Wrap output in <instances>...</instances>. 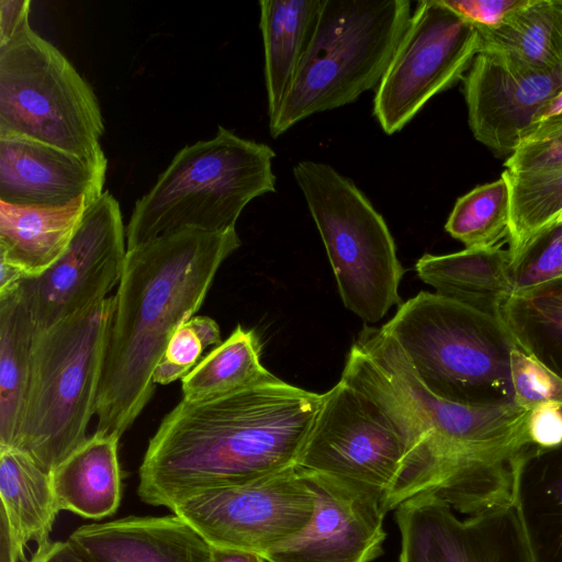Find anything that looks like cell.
Wrapping results in <instances>:
<instances>
[{
  "instance_id": "31",
  "label": "cell",
  "mask_w": 562,
  "mask_h": 562,
  "mask_svg": "<svg viewBox=\"0 0 562 562\" xmlns=\"http://www.w3.org/2000/svg\"><path fill=\"white\" fill-rule=\"evenodd\" d=\"M221 342V330L213 318L204 315L193 316L172 334L154 371V383L167 385L182 379L198 364L204 349L218 346Z\"/></svg>"
},
{
  "instance_id": "28",
  "label": "cell",
  "mask_w": 562,
  "mask_h": 562,
  "mask_svg": "<svg viewBox=\"0 0 562 562\" xmlns=\"http://www.w3.org/2000/svg\"><path fill=\"white\" fill-rule=\"evenodd\" d=\"M261 344L252 329L237 325L181 379L182 400L201 401L261 381L272 373L261 363Z\"/></svg>"
},
{
  "instance_id": "40",
  "label": "cell",
  "mask_w": 562,
  "mask_h": 562,
  "mask_svg": "<svg viewBox=\"0 0 562 562\" xmlns=\"http://www.w3.org/2000/svg\"><path fill=\"white\" fill-rule=\"evenodd\" d=\"M562 134V115L533 126L525 136L524 143L543 140ZM520 144V145H521Z\"/></svg>"
},
{
  "instance_id": "39",
  "label": "cell",
  "mask_w": 562,
  "mask_h": 562,
  "mask_svg": "<svg viewBox=\"0 0 562 562\" xmlns=\"http://www.w3.org/2000/svg\"><path fill=\"white\" fill-rule=\"evenodd\" d=\"M211 562H267L259 553L229 547L211 546Z\"/></svg>"
},
{
  "instance_id": "7",
  "label": "cell",
  "mask_w": 562,
  "mask_h": 562,
  "mask_svg": "<svg viewBox=\"0 0 562 562\" xmlns=\"http://www.w3.org/2000/svg\"><path fill=\"white\" fill-rule=\"evenodd\" d=\"M412 12L409 0H323L294 82L269 120L271 136L376 88Z\"/></svg>"
},
{
  "instance_id": "26",
  "label": "cell",
  "mask_w": 562,
  "mask_h": 562,
  "mask_svg": "<svg viewBox=\"0 0 562 562\" xmlns=\"http://www.w3.org/2000/svg\"><path fill=\"white\" fill-rule=\"evenodd\" d=\"M37 328L18 288L0 296V449L14 448Z\"/></svg>"
},
{
  "instance_id": "38",
  "label": "cell",
  "mask_w": 562,
  "mask_h": 562,
  "mask_svg": "<svg viewBox=\"0 0 562 562\" xmlns=\"http://www.w3.org/2000/svg\"><path fill=\"white\" fill-rule=\"evenodd\" d=\"M26 562H86L66 541H52L37 547Z\"/></svg>"
},
{
  "instance_id": "24",
  "label": "cell",
  "mask_w": 562,
  "mask_h": 562,
  "mask_svg": "<svg viewBox=\"0 0 562 562\" xmlns=\"http://www.w3.org/2000/svg\"><path fill=\"white\" fill-rule=\"evenodd\" d=\"M323 0H261L268 116L286 98L313 37Z\"/></svg>"
},
{
  "instance_id": "29",
  "label": "cell",
  "mask_w": 562,
  "mask_h": 562,
  "mask_svg": "<svg viewBox=\"0 0 562 562\" xmlns=\"http://www.w3.org/2000/svg\"><path fill=\"white\" fill-rule=\"evenodd\" d=\"M510 195L509 252L514 257L539 232L562 218V166L504 170Z\"/></svg>"
},
{
  "instance_id": "2",
  "label": "cell",
  "mask_w": 562,
  "mask_h": 562,
  "mask_svg": "<svg viewBox=\"0 0 562 562\" xmlns=\"http://www.w3.org/2000/svg\"><path fill=\"white\" fill-rule=\"evenodd\" d=\"M236 229H184L127 250L114 295L95 431L120 440L150 401L154 371L176 329L202 306Z\"/></svg>"
},
{
  "instance_id": "34",
  "label": "cell",
  "mask_w": 562,
  "mask_h": 562,
  "mask_svg": "<svg viewBox=\"0 0 562 562\" xmlns=\"http://www.w3.org/2000/svg\"><path fill=\"white\" fill-rule=\"evenodd\" d=\"M513 172L535 171L562 166V134L521 144L505 161Z\"/></svg>"
},
{
  "instance_id": "18",
  "label": "cell",
  "mask_w": 562,
  "mask_h": 562,
  "mask_svg": "<svg viewBox=\"0 0 562 562\" xmlns=\"http://www.w3.org/2000/svg\"><path fill=\"white\" fill-rule=\"evenodd\" d=\"M67 541L86 562H211V544L175 514L83 525Z\"/></svg>"
},
{
  "instance_id": "8",
  "label": "cell",
  "mask_w": 562,
  "mask_h": 562,
  "mask_svg": "<svg viewBox=\"0 0 562 562\" xmlns=\"http://www.w3.org/2000/svg\"><path fill=\"white\" fill-rule=\"evenodd\" d=\"M98 99L66 56L30 25L0 45V137L108 162Z\"/></svg>"
},
{
  "instance_id": "10",
  "label": "cell",
  "mask_w": 562,
  "mask_h": 562,
  "mask_svg": "<svg viewBox=\"0 0 562 562\" xmlns=\"http://www.w3.org/2000/svg\"><path fill=\"white\" fill-rule=\"evenodd\" d=\"M479 50L474 25L442 0L419 1L375 90L373 115L383 132H400L463 79Z\"/></svg>"
},
{
  "instance_id": "23",
  "label": "cell",
  "mask_w": 562,
  "mask_h": 562,
  "mask_svg": "<svg viewBox=\"0 0 562 562\" xmlns=\"http://www.w3.org/2000/svg\"><path fill=\"white\" fill-rule=\"evenodd\" d=\"M119 439L94 434L52 472L53 491L60 510L83 518L112 516L121 502Z\"/></svg>"
},
{
  "instance_id": "32",
  "label": "cell",
  "mask_w": 562,
  "mask_h": 562,
  "mask_svg": "<svg viewBox=\"0 0 562 562\" xmlns=\"http://www.w3.org/2000/svg\"><path fill=\"white\" fill-rule=\"evenodd\" d=\"M562 277V222L533 236L512 257L510 278L514 293Z\"/></svg>"
},
{
  "instance_id": "4",
  "label": "cell",
  "mask_w": 562,
  "mask_h": 562,
  "mask_svg": "<svg viewBox=\"0 0 562 562\" xmlns=\"http://www.w3.org/2000/svg\"><path fill=\"white\" fill-rule=\"evenodd\" d=\"M273 149L218 126L214 137L181 148L126 225L131 250L184 229L226 232L254 199L276 191Z\"/></svg>"
},
{
  "instance_id": "3",
  "label": "cell",
  "mask_w": 562,
  "mask_h": 562,
  "mask_svg": "<svg viewBox=\"0 0 562 562\" xmlns=\"http://www.w3.org/2000/svg\"><path fill=\"white\" fill-rule=\"evenodd\" d=\"M376 498L385 513L429 492L441 472L432 439L369 356L352 345L297 459Z\"/></svg>"
},
{
  "instance_id": "6",
  "label": "cell",
  "mask_w": 562,
  "mask_h": 562,
  "mask_svg": "<svg viewBox=\"0 0 562 562\" xmlns=\"http://www.w3.org/2000/svg\"><path fill=\"white\" fill-rule=\"evenodd\" d=\"M113 312L114 295L35 335L14 449L49 473L88 439Z\"/></svg>"
},
{
  "instance_id": "27",
  "label": "cell",
  "mask_w": 562,
  "mask_h": 562,
  "mask_svg": "<svg viewBox=\"0 0 562 562\" xmlns=\"http://www.w3.org/2000/svg\"><path fill=\"white\" fill-rule=\"evenodd\" d=\"M499 319L519 349L562 379V277L514 293Z\"/></svg>"
},
{
  "instance_id": "41",
  "label": "cell",
  "mask_w": 562,
  "mask_h": 562,
  "mask_svg": "<svg viewBox=\"0 0 562 562\" xmlns=\"http://www.w3.org/2000/svg\"><path fill=\"white\" fill-rule=\"evenodd\" d=\"M561 115H562V89L543 106V109L539 113L533 126L542 124L549 120L559 117Z\"/></svg>"
},
{
  "instance_id": "42",
  "label": "cell",
  "mask_w": 562,
  "mask_h": 562,
  "mask_svg": "<svg viewBox=\"0 0 562 562\" xmlns=\"http://www.w3.org/2000/svg\"><path fill=\"white\" fill-rule=\"evenodd\" d=\"M560 222H562V218L560 220Z\"/></svg>"
},
{
  "instance_id": "11",
  "label": "cell",
  "mask_w": 562,
  "mask_h": 562,
  "mask_svg": "<svg viewBox=\"0 0 562 562\" xmlns=\"http://www.w3.org/2000/svg\"><path fill=\"white\" fill-rule=\"evenodd\" d=\"M316 496L301 471L283 472L241 484L191 494L170 510L211 546L265 555L306 529Z\"/></svg>"
},
{
  "instance_id": "16",
  "label": "cell",
  "mask_w": 562,
  "mask_h": 562,
  "mask_svg": "<svg viewBox=\"0 0 562 562\" xmlns=\"http://www.w3.org/2000/svg\"><path fill=\"white\" fill-rule=\"evenodd\" d=\"M297 469L315 493V512L304 531L265 555L267 562H372L381 557L386 513L380 502L347 482Z\"/></svg>"
},
{
  "instance_id": "5",
  "label": "cell",
  "mask_w": 562,
  "mask_h": 562,
  "mask_svg": "<svg viewBox=\"0 0 562 562\" xmlns=\"http://www.w3.org/2000/svg\"><path fill=\"white\" fill-rule=\"evenodd\" d=\"M381 329L436 396L462 405L515 404L510 353L517 345L498 317L422 291Z\"/></svg>"
},
{
  "instance_id": "19",
  "label": "cell",
  "mask_w": 562,
  "mask_h": 562,
  "mask_svg": "<svg viewBox=\"0 0 562 562\" xmlns=\"http://www.w3.org/2000/svg\"><path fill=\"white\" fill-rule=\"evenodd\" d=\"M510 465L512 506L533 562H562V442L529 443Z\"/></svg>"
},
{
  "instance_id": "35",
  "label": "cell",
  "mask_w": 562,
  "mask_h": 562,
  "mask_svg": "<svg viewBox=\"0 0 562 562\" xmlns=\"http://www.w3.org/2000/svg\"><path fill=\"white\" fill-rule=\"evenodd\" d=\"M476 29L497 26L522 0H442Z\"/></svg>"
},
{
  "instance_id": "36",
  "label": "cell",
  "mask_w": 562,
  "mask_h": 562,
  "mask_svg": "<svg viewBox=\"0 0 562 562\" xmlns=\"http://www.w3.org/2000/svg\"><path fill=\"white\" fill-rule=\"evenodd\" d=\"M527 434L531 443L553 447L562 442V406L540 405L528 413Z\"/></svg>"
},
{
  "instance_id": "17",
  "label": "cell",
  "mask_w": 562,
  "mask_h": 562,
  "mask_svg": "<svg viewBox=\"0 0 562 562\" xmlns=\"http://www.w3.org/2000/svg\"><path fill=\"white\" fill-rule=\"evenodd\" d=\"M108 162L22 137H0V202L59 206L103 192Z\"/></svg>"
},
{
  "instance_id": "25",
  "label": "cell",
  "mask_w": 562,
  "mask_h": 562,
  "mask_svg": "<svg viewBox=\"0 0 562 562\" xmlns=\"http://www.w3.org/2000/svg\"><path fill=\"white\" fill-rule=\"evenodd\" d=\"M476 30L479 53L539 71L562 69V0H522L497 26Z\"/></svg>"
},
{
  "instance_id": "21",
  "label": "cell",
  "mask_w": 562,
  "mask_h": 562,
  "mask_svg": "<svg viewBox=\"0 0 562 562\" xmlns=\"http://www.w3.org/2000/svg\"><path fill=\"white\" fill-rule=\"evenodd\" d=\"M89 204L85 198L59 206L0 202V259L24 278L42 274L65 252Z\"/></svg>"
},
{
  "instance_id": "37",
  "label": "cell",
  "mask_w": 562,
  "mask_h": 562,
  "mask_svg": "<svg viewBox=\"0 0 562 562\" xmlns=\"http://www.w3.org/2000/svg\"><path fill=\"white\" fill-rule=\"evenodd\" d=\"M30 0L0 1V45L11 40L29 22Z\"/></svg>"
},
{
  "instance_id": "15",
  "label": "cell",
  "mask_w": 562,
  "mask_h": 562,
  "mask_svg": "<svg viewBox=\"0 0 562 562\" xmlns=\"http://www.w3.org/2000/svg\"><path fill=\"white\" fill-rule=\"evenodd\" d=\"M462 80L473 136L497 155L510 156L562 89V69L539 71L479 53Z\"/></svg>"
},
{
  "instance_id": "22",
  "label": "cell",
  "mask_w": 562,
  "mask_h": 562,
  "mask_svg": "<svg viewBox=\"0 0 562 562\" xmlns=\"http://www.w3.org/2000/svg\"><path fill=\"white\" fill-rule=\"evenodd\" d=\"M510 262L509 250L498 245L447 255L425 254L415 269L437 294L499 318L502 306L514 294Z\"/></svg>"
},
{
  "instance_id": "14",
  "label": "cell",
  "mask_w": 562,
  "mask_h": 562,
  "mask_svg": "<svg viewBox=\"0 0 562 562\" xmlns=\"http://www.w3.org/2000/svg\"><path fill=\"white\" fill-rule=\"evenodd\" d=\"M355 344L423 424L442 462V471L461 457L494 452L508 439L512 415L506 406L462 405L436 396L418 379L397 342L381 328L366 326Z\"/></svg>"
},
{
  "instance_id": "9",
  "label": "cell",
  "mask_w": 562,
  "mask_h": 562,
  "mask_svg": "<svg viewBox=\"0 0 562 562\" xmlns=\"http://www.w3.org/2000/svg\"><path fill=\"white\" fill-rule=\"evenodd\" d=\"M324 243L344 305L378 323L401 305L404 269L391 232L366 194L331 166L303 160L293 167Z\"/></svg>"
},
{
  "instance_id": "33",
  "label": "cell",
  "mask_w": 562,
  "mask_h": 562,
  "mask_svg": "<svg viewBox=\"0 0 562 562\" xmlns=\"http://www.w3.org/2000/svg\"><path fill=\"white\" fill-rule=\"evenodd\" d=\"M514 402L531 411L540 405L562 406V379L518 347L510 353Z\"/></svg>"
},
{
  "instance_id": "13",
  "label": "cell",
  "mask_w": 562,
  "mask_h": 562,
  "mask_svg": "<svg viewBox=\"0 0 562 562\" xmlns=\"http://www.w3.org/2000/svg\"><path fill=\"white\" fill-rule=\"evenodd\" d=\"M431 493L396 507L400 562H533L512 505L460 518Z\"/></svg>"
},
{
  "instance_id": "1",
  "label": "cell",
  "mask_w": 562,
  "mask_h": 562,
  "mask_svg": "<svg viewBox=\"0 0 562 562\" xmlns=\"http://www.w3.org/2000/svg\"><path fill=\"white\" fill-rule=\"evenodd\" d=\"M323 398L271 374L214 397L181 400L148 442L139 498L170 509L196 492L296 467Z\"/></svg>"
},
{
  "instance_id": "20",
  "label": "cell",
  "mask_w": 562,
  "mask_h": 562,
  "mask_svg": "<svg viewBox=\"0 0 562 562\" xmlns=\"http://www.w3.org/2000/svg\"><path fill=\"white\" fill-rule=\"evenodd\" d=\"M0 496L2 547L7 562H19L30 541L40 547L50 540L60 512L50 473L19 449H0Z\"/></svg>"
},
{
  "instance_id": "12",
  "label": "cell",
  "mask_w": 562,
  "mask_h": 562,
  "mask_svg": "<svg viewBox=\"0 0 562 562\" xmlns=\"http://www.w3.org/2000/svg\"><path fill=\"white\" fill-rule=\"evenodd\" d=\"M127 254L117 200L104 191L87 207L61 257L18 291L37 330L47 329L103 301L119 285Z\"/></svg>"
},
{
  "instance_id": "30",
  "label": "cell",
  "mask_w": 562,
  "mask_h": 562,
  "mask_svg": "<svg viewBox=\"0 0 562 562\" xmlns=\"http://www.w3.org/2000/svg\"><path fill=\"white\" fill-rule=\"evenodd\" d=\"M451 237L465 248H488L508 239L510 195L506 180L477 186L460 196L445 225Z\"/></svg>"
}]
</instances>
